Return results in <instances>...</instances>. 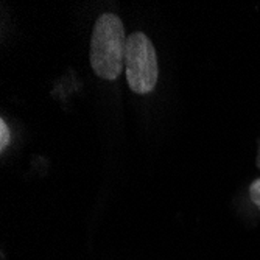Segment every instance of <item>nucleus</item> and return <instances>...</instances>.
<instances>
[{
  "label": "nucleus",
  "mask_w": 260,
  "mask_h": 260,
  "mask_svg": "<svg viewBox=\"0 0 260 260\" xmlns=\"http://www.w3.org/2000/svg\"><path fill=\"white\" fill-rule=\"evenodd\" d=\"M126 36L122 19L105 13L97 20L90 38V66L93 74L103 80H115L125 67Z\"/></svg>",
  "instance_id": "nucleus-1"
},
{
  "label": "nucleus",
  "mask_w": 260,
  "mask_h": 260,
  "mask_svg": "<svg viewBox=\"0 0 260 260\" xmlns=\"http://www.w3.org/2000/svg\"><path fill=\"white\" fill-rule=\"evenodd\" d=\"M125 70L129 89L136 93L151 92L159 78V66L154 45L150 38L136 31L126 39V52H125Z\"/></svg>",
  "instance_id": "nucleus-2"
},
{
  "label": "nucleus",
  "mask_w": 260,
  "mask_h": 260,
  "mask_svg": "<svg viewBox=\"0 0 260 260\" xmlns=\"http://www.w3.org/2000/svg\"><path fill=\"white\" fill-rule=\"evenodd\" d=\"M8 142H10V129L5 123V120L2 119L0 120V150H5L7 145H8Z\"/></svg>",
  "instance_id": "nucleus-3"
},
{
  "label": "nucleus",
  "mask_w": 260,
  "mask_h": 260,
  "mask_svg": "<svg viewBox=\"0 0 260 260\" xmlns=\"http://www.w3.org/2000/svg\"><path fill=\"white\" fill-rule=\"evenodd\" d=\"M249 197L252 200V203L255 206L260 207V178L255 179L251 185H249Z\"/></svg>",
  "instance_id": "nucleus-4"
}]
</instances>
